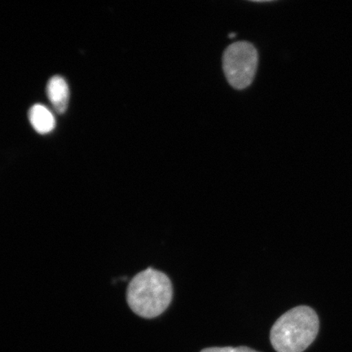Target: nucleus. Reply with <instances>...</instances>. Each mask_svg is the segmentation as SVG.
<instances>
[{
    "mask_svg": "<svg viewBox=\"0 0 352 352\" xmlns=\"http://www.w3.org/2000/svg\"><path fill=\"white\" fill-rule=\"evenodd\" d=\"M258 65L256 48L248 41L233 43L223 55V69L227 81L236 90H244L254 81Z\"/></svg>",
    "mask_w": 352,
    "mask_h": 352,
    "instance_id": "7ed1b4c3",
    "label": "nucleus"
},
{
    "mask_svg": "<svg viewBox=\"0 0 352 352\" xmlns=\"http://www.w3.org/2000/svg\"><path fill=\"white\" fill-rule=\"evenodd\" d=\"M232 352H258L256 351H254L252 349H249L248 346H239L236 347V349H233Z\"/></svg>",
    "mask_w": 352,
    "mask_h": 352,
    "instance_id": "0eeeda50",
    "label": "nucleus"
},
{
    "mask_svg": "<svg viewBox=\"0 0 352 352\" xmlns=\"http://www.w3.org/2000/svg\"><path fill=\"white\" fill-rule=\"evenodd\" d=\"M233 347L231 346H226V347H209V349H206L202 350L201 352H232Z\"/></svg>",
    "mask_w": 352,
    "mask_h": 352,
    "instance_id": "423d86ee",
    "label": "nucleus"
},
{
    "mask_svg": "<svg viewBox=\"0 0 352 352\" xmlns=\"http://www.w3.org/2000/svg\"><path fill=\"white\" fill-rule=\"evenodd\" d=\"M319 318L310 307L298 306L277 320L270 333L272 346L277 352H302L316 340Z\"/></svg>",
    "mask_w": 352,
    "mask_h": 352,
    "instance_id": "f03ea898",
    "label": "nucleus"
},
{
    "mask_svg": "<svg viewBox=\"0 0 352 352\" xmlns=\"http://www.w3.org/2000/svg\"><path fill=\"white\" fill-rule=\"evenodd\" d=\"M29 120L34 129L39 134L50 133L56 126L54 114L50 109L41 104H34L30 109Z\"/></svg>",
    "mask_w": 352,
    "mask_h": 352,
    "instance_id": "39448f33",
    "label": "nucleus"
},
{
    "mask_svg": "<svg viewBox=\"0 0 352 352\" xmlns=\"http://www.w3.org/2000/svg\"><path fill=\"white\" fill-rule=\"evenodd\" d=\"M47 94L56 111L63 113L67 110L69 100V88L63 77H52L47 85Z\"/></svg>",
    "mask_w": 352,
    "mask_h": 352,
    "instance_id": "20e7f679",
    "label": "nucleus"
},
{
    "mask_svg": "<svg viewBox=\"0 0 352 352\" xmlns=\"http://www.w3.org/2000/svg\"><path fill=\"white\" fill-rule=\"evenodd\" d=\"M236 36V34H230V38H233Z\"/></svg>",
    "mask_w": 352,
    "mask_h": 352,
    "instance_id": "6e6552de",
    "label": "nucleus"
},
{
    "mask_svg": "<svg viewBox=\"0 0 352 352\" xmlns=\"http://www.w3.org/2000/svg\"><path fill=\"white\" fill-rule=\"evenodd\" d=\"M173 296V284L169 277L153 268L135 276L126 292L127 303L132 311L146 319L164 314Z\"/></svg>",
    "mask_w": 352,
    "mask_h": 352,
    "instance_id": "f257e3e1",
    "label": "nucleus"
}]
</instances>
